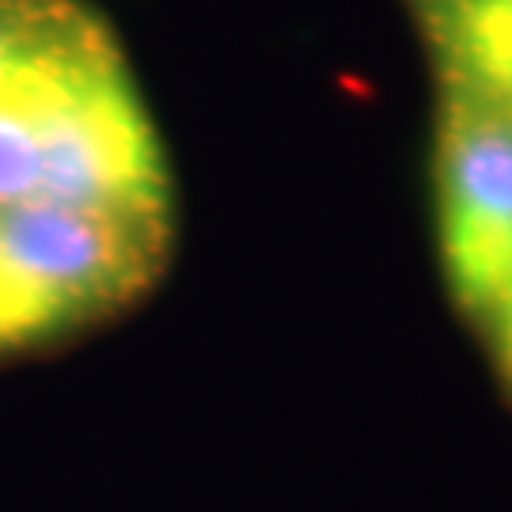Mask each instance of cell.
Instances as JSON below:
<instances>
[{"instance_id": "obj_4", "label": "cell", "mask_w": 512, "mask_h": 512, "mask_svg": "<svg viewBox=\"0 0 512 512\" xmlns=\"http://www.w3.org/2000/svg\"><path fill=\"white\" fill-rule=\"evenodd\" d=\"M425 23H467V27H512V0H421Z\"/></svg>"}, {"instance_id": "obj_5", "label": "cell", "mask_w": 512, "mask_h": 512, "mask_svg": "<svg viewBox=\"0 0 512 512\" xmlns=\"http://www.w3.org/2000/svg\"><path fill=\"white\" fill-rule=\"evenodd\" d=\"M482 327L490 330L497 365H501L505 380L512 384V274H509V281H505L501 296L494 300V308L482 315Z\"/></svg>"}, {"instance_id": "obj_1", "label": "cell", "mask_w": 512, "mask_h": 512, "mask_svg": "<svg viewBox=\"0 0 512 512\" xmlns=\"http://www.w3.org/2000/svg\"><path fill=\"white\" fill-rule=\"evenodd\" d=\"M171 179L110 31L76 0H0V357L160 281Z\"/></svg>"}, {"instance_id": "obj_3", "label": "cell", "mask_w": 512, "mask_h": 512, "mask_svg": "<svg viewBox=\"0 0 512 512\" xmlns=\"http://www.w3.org/2000/svg\"><path fill=\"white\" fill-rule=\"evenodd\" d=\"M440 54V80L471 88L512 114V27L429 23Z\"/></svg>"}, {"instance_id": "obj_2", "label": "cell", "mask_w": 512, "mask_h": 512, "mask_svg": "<svg viewBox=\"0 0 512 512\" xmlns=\"http://www.w3.org/2000/svg\"><path fill=\"white\" fill-rule=\"evenodd\" d=\"M437 213L452 293L482 319L512 274V114L448 80L437 118Z\"/></svg>"}]
</instances>
